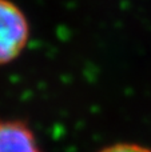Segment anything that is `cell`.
<instances>
[{
	"label": "cell",
	"instance_id": "6da1fadb",
	"mask_svg": "<svg viewBox=\"0 0 151 152\" xmlns=\"http://www.w3.org/2000/svg\"><path fill=\"white\" fill-rule=\"evenodd\" d=\"M26 16L10 0H0V64L10 63L28 42Z\"/></svg>",
	"mask_w": 151,
	"mask_h": 152
},
{
	"label": "cell",
	"instance_id": "3957f363",
	"mask_svg": "<svg viewBox=\"0 0 151 152\" xmlns=\"http://www.w3.org/2000/svg\"><path fill=\"white\" fill-rule=\"evenodd\" d=\"M99 152H151V150L138 144H133V143H120V144L106 147Z\"/></svg>",
	"mask_w": 151,
	"mask_h": 152
},
{
	"label": "cell",
	"instance_id": "7a4b0ae2",
	"mask_svg": "<svg viewBox=\"0 0 151 152\" xmlns=\"http://www.w3.org/2000/svg\"><path fill=\"white\" fill-rule=\"evenodd\" d=\"M0 152H42L32 131L20 121H0Z\"/></svg>",
	"mask_w": 151,
	"mask_h": 152
}]
</instances>
